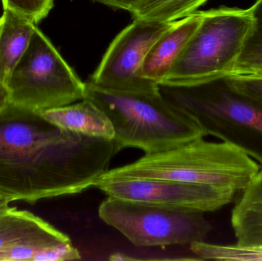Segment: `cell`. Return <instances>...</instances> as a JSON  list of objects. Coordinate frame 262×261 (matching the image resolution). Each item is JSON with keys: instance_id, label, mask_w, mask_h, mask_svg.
I'll use <instances>...</instances> for the list:
<instances>
[{"instance_id": "6da1fadb", "label": "cell", "mask_w": 262, "mask_h": 261, "mask_svg": "<svg viewBox=\"0 0 262 261\" xmlns=\"http://www.w3.org/2000/svg\"><path fill=\"white\" fill-rule=\"evenodd\" d=\"M120 151L114 139L61 130L41 111L9 103L0 110V193L29 204L83 193Z\"/></svg>"}, {"instance_id": "7a4b0ae2", "label": "cell", "mask_w": 262, "mask_h": 261, "mask_svg": "<svg viewBox=\"0 0 262 261\" xmlns=\"http://www.w3.org/2000/svg\"><path fill=\"white\" fill-rule=\"evenodd\" d=\"M260 170L261 165L235 146L200 137L170 150L145 153L135 162L107 170L98 181L123 178L169 179L238 193Z\"/></svg>"}, {"instance_id": "3957f363", "label": "cell", "mask_w": 262, "mask_h": 261, "mask_svg": "<svg viewBox=\"0 0 262 261\" xmlns=\"http://www.w3.org/2000/svg\"><path fill=\"white\" fill-rule=\"evenodd\" d=\"M171 105L199 124L205 136L239 148L262 169V106L232 88L227 76L189 83H160Z\"/></svg>"}, {"instance_id": "277c9868", "label": "cell", "mask_w": 262, "mask_h": 261, "mask_svg": "<svg viewBox=\"0 0 262 261\" xmlns=\"http://www.w3.org/2000/svg\"><path fill=\"white\" fill-rule=\"evenodd\" d=\"M84 99L107 115L121 150L137 148L145 153H158L205 136L199 124L171 105L159 90L117 91L89 81Z\"/></svg>"}, {"instance_id": "5b68a950", "label": "cell", "mask_w": 262, "mask_h": 261, "mask_svg": "<svg viewBox=\"0 0 262 261\" xmlns=\"http://www.w3.org/2000/svg\"><path fill=\"white\" fill-rule=\"evenodd\" d=\"M201 22L162 83H189L229 76L252 22L249 9L202 12Z\"/></svg>"}, {"instance_id": "8992f818", "label": "cell", "mask_w": 262, "mask_h": 261, "mask_svg": "<svg viewBox=\"0 0 262 261\" xmlns=\"http://www.w3.org/2000/svg\"><path fill=\"white\" fill-rule=\"evenodd\" d=\"M5 84L10 103L37 111L74 104L85 93V83L37 26Z\"/></svg>"}, {"instance_id": "52a82bcc", "label": "cell", "mask_w": 262, "mask_h": 261, "mask_svg": "<svg viewBox=\"0 0 262 261\" xmlns=\"http://www.w3.org/2000/svg\"><path fill=\"white\" fill-rule=\"evenodd\" d=\"M98 215L138 247L190 245L204 242L212 230L203 211L111 196L101 202Z\"/></svg>"}, {"instance_id": "ba28073f", "label": "cell", "mask_w": 262, "mask_h": 261, "mask_svg": "<svg viewBox=\"0 0 262 261\" xmlns=\"http://www.w3.org/2000/svg\"><path fill=\"white\" fill-rule=\"evenodd\" d=\"M172 22L134 19L115 37L89 82L117 91H157L158 84L142 78L140 70L156 40Z\"/></svg>"}, {"instance_id": "9c48e42d", "label": "cell", "mask_w": 262, "mask_h": 261, "mask_svg": "<svg viewBox=\"0 0 262 261\" xmlns=\"http://www.w3.org/2000/svg\"><path fill=\"white\" fill-rule=\"evenodd\" d=\"M95 187L111 197L212 212L230 204L236 193L169 179L123 178L97 181Z\"/></svg>"}, {"instance_id": "30bf717a", "label": "cell", "mask_w": 262, "mask_h": 261, "mask_svg": "<svg viewBox=\"0 0 262 261\" xmlns=\"http://www.w3.org/2000/svg\"><path fill=\"white\" fill-rule=\"evenodd\" d=\"M37 244L54 251L73 246L70 238L25 210L0 208V255L20 245Z\"/></svg>"}, {"instance_id": "8fae6325", "label": "cell", "mask_w": 262, "mask_h": 261, "mask_svg": "<svg viewBox=\"0 0 262 261\" xmlns=\"http://www.w3.org/2000/svg\"><path fill=\"white\" fill-rule=\"evenodd\" d=\"M202 18V12H195L173 21L149 49L142 65L140 77L157 84L163 82L174 61L200 26Z\"/></svg>"}, {"instance_id": "7c38bea8", "label": "cell", "mask_w": 262, "mask_h": 261, "mask_svg": "<svg viewBox=\"0 0 262 261\" xmlns=\"http://www.w3.org/2000/svg\"><path fill=\"white\" fill-rule=\"evenodd\" d=\"M41 115L61 130L84 136L113 139L115 130L107 115L87 99L76 104L47 109Z\"/></svg>"}, {"instance_id": "4fadbf2b", "label": "cell", "mask_w": 262, "mask_h": 261, "mask_svg": "<svg viewBox=\"0 0 262 261\" xmlns=\"http://www.w3.org/2000/svg\"><path fill=\"white\" fill-rule=\"evenodd\" d=\"M231 223L238 246H262V169L241 192Z\"/></svg>"}, {"instance_id": "5bb4252c", "label": "cell", "mask_w": 262, "mask_h": 261, "mask_svg": "<svg viewBox=\"0 0 262 261\" xmlns=\"http://www.w3.org/2000/svg\"><path fill=\"white\" fill-rule=\"evenodd\" d=\"M37 25L9 9L0 16V83L5 84L26 52Z\"/></svg>"}, {"instance_id": "9a60e30c", "label": "cell", "mask_w": 262, "mask_h": 261, "mask_svg": "<svg viewBox=\"0 0 262 261\" xmlns=\"http://www.w3.org/2000/svg\"><path fill=\"white\" fill-rule=\"evenodd\" d=\"M249 9L252 22L231 75L262 77V0Z\"/></svg>"}, {"instance_id": "2e32d148", "label": "cell", "mask_w": 262, "mask_h": 261, "mask_svg": "<svg viewBox=\"0 0 262 261\" xmlns=\"http://www.w3.org/2000/svg\"><path fill=\"white\" fill-rule=\"evenodd\" d=\"M208 0H137L131 10L136 20L169 23L196 12Z\"/></svg>"}, {"instance_id": "e0dca14e", "label": "cell", "mask_w": 262, "mask_h": 261, "mask_svg": "<svg viewBox=\"0 0 262 261\" xmlns=\"http://www.w3.org/2000/svg\"><path fill=\"white\" fill-rule=\"evenodd\" d=\"M191 251L201 260L227 261L262 260V246L220 245L195 242Z\"/></svg>"}, {"instance_id": "ac0fdd59", "label": "cell", "mask_w": 262, "mask_h": 261, "mask_svg": "<svg viewBox=\"0 0 262 261\" xmlns=\"http://www.w3.org/2000/svg\"><path fill=\"white\" fill-rule=\"evenodd\" d=\"M3 9H9L35 24L48 16L54 6V0H2Z\"/></svg>"}, {"instance_id": "d6986e66", "label": "cell", "mask_w": 262, "mask_h": 261, "mask_svg": "<svg viewBox=\"0 0 262 261\" xmlns=\"http://www.w3.org/2000/svg\"><path fill=\"white\" fill-rule=\"evenodd\" d=\"M227 79L232 88L262 106V77L229 75Z\"/></svg>"}, {"instance_id": "ffe728a7", "label": "cell", "mask_w": 262, "mask_h": 261, "mask_svg": "<svg viewBox=\"0 0 262 261\" xmlns=\"http://www.w3.org/2000/svg\"><path fill=\"white\" fill-rule=\"evenodd\" d=\"M96 1L115 9H124L130 12L137 0H96Z\"/></svg>"}, {"instance_id": "44dd1931", "label": "cell", "mask_w": 262, "mask_h": 261, "mask_svg": "<svg viewBox=\"0 0 262 261\" xmlns=\"http://www.w3.org/2000/svg\"><path fill=\"white\" fill-rule=\"evenodd\" d=\"M10 103L9 93L6 84L0 83V110Z\"/></svg>"}, {"instance_id": "7402d4cb", "label": "cell", "mask_w": 262, "mask_h": 261, "mask_svg": "<svg viewBox=\"0 0 262 261\" xmlns=\"http://www.w3.org/2000/svg\"><path fill=\"white\" fill-rule=\"evenodd\" d=\"M10 202L11 201L6 196H5L3 193H0V208L8 206Z\"/></svg>"}]
</instances>
